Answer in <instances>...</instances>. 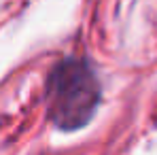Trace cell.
I'll return each mask as SVG.
<instances>
[{"label":"cell","mask_w":157,"mask_h":155,"mask_svg":"<svg viewBox=\"0 0 157 155\" xmlns=\"http://www.w3.org/2000/svg\"><path fill=\"white\" fill-rule=\"evenodd\" d=\"M49 117L59 130L83 128L100 102V83L85 60H64L49 77Z\"/></svg>","instance_id":"cell-1"}]
</instances>
